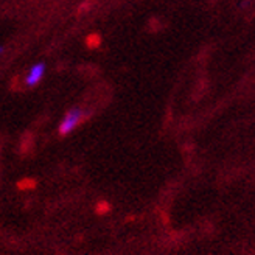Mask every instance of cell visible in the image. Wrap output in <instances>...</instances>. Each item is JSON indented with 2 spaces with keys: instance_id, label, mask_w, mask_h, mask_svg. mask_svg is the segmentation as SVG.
<instances>
[{
  "instance_id": "4",
  "label": "cell",
  "mask_w": 255,
  "mask_h": 255,
  "mask_svg": "<svg viewBox=\"0 0 255 255\" xmlns=\"http://www.w3.org/2000/svg\"><path fill=\"white\" fill-rule=\"evenodd\" d=\"M108 210H109V206H108V204H103V202L98 204V209H97L98 213H105V212H108Z\"/></svg>"
},
{
  "instance_id": "3",
  "label": "cell",
  "mask_w": 255,
  "mask_h": 255,
  "mask_svg": "<svg viewBox=\"0 0 255 255\" xmlns=\"http://www.w3.org/2000/svg\"><path fill=\"white\" fill-rule=\"evenodd\" d=\"M86 45H87L89 48H98V47L101 45V36L97 34V33L89 34V36L86 37Z\"/></svg>"
},
{
  "instance_id": "1",
  "label": "cell",
  "mask_w": 255,
  "mask_h": 255,
  "mask_svg": "<svg viewBox=\"0 0 255 255\" xmlns=\"http://www.w3.org/2000/svg\"><path fill=\"white\" fill-rule=\"evenodd\" d=\"M84 120V112L78 108H73L67 111V114L64 116L62 122L58 126V134L59 135H67L70 134L76 126Z\"/></svg>"
},
{
  "instance_id": "2",
  "label": "cell",
  "mask_w": 255,
  "mask_h": 255,
  "mask_svg": "<svg viewBox=\"0 0 255 255\" xmlns=\"http://www.w3.org/2000/svg\"><path fill=\"white\" fill-rule=\"evenodd\" d=\"M45 73V64L44 62H37L34 64V66L30 69L28 72V76H27V86L33 87L36 86L37 83H39L42 80V76Z\"/></svg>"
}]
</instances>
